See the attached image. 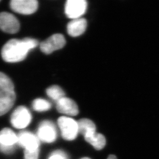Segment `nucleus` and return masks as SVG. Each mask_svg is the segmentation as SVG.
I'll return each instance as SVG.
<instances>
[{"mask_svg":"<svg viewBox=\"0 0 159 159\" xmlns=\"http://www.w3.org/2000/svg\"><path fill=\"white\" fill-rule=\"evenodd\" d=\"M17 136V144L24 148L25 150L30 151L39 150L40 140L33 133L29 131H21Z\"/></svg>","mask_w":159,"mask_h":159,"instance_id":"11","label":"nucleus"},{"mask_svg":"<svg viewBox=\"0 0 159 159\" xmlns=\"http://www.w3.org/2000/svg\"><path fill=\"white\" fill-rule=\"evenodd\" d=\"M32 116L29 109L25 106L17 107L12 112L10 121L12 125L18 129H22L27 127L31 123Z\"/></svg>","mask_w":159,"mask_h":159,"instance_id":"4","label":"nucleus"},{"mask_svg":"<svg viewBox=\"0 0 159 159\" xmlns=\"http://www.w3.org/2000/svg\"><path fill=\"white\" fill-rule=\"evenodd\" d=\"M56 108L59 113L70 116H75L79 114V107L76 102L66 96L56 102Z\"/></svg>","mask_w":159,"mask_h":159,"instance_id":"12","label":"nucleus"},{"mask_svg":"<svg viewBox=\"0 0 159 159\" xmlns=\"http://www.w3.org/2000/svg\"><path fill=\"white\" fill-rule=\"evenodd\" d=\"M87 8V2L85 0H68L65 4V13L68 18L74 20L81 18Z\"/></svg>","mask_w":159,"mask_h":159,"instance_id":"7","label":"nucleus"},{"mask_svg":"<svg viewBox=\"0 0 159 159\" xmlns=\"http://www.w3.org/2000/svg\"><path fill=\"white\" fill-rule=\"evenodd\" d=\"M66 39L62 34H55L41 43V51L46 54H50L56 50L61 49L66 44Z\"/></svg>","mask_w":159,"mask_h":159,"instance_id":"8","label":"nucleus"},{"mask_svg":"<svg viewBox=\"0 0 159 159\" xmlns=\"http://www.w3.org/2000/svg\"><path fill=\"white\" fill-rule=\"evenodd\" d=\"M87 26V21L83 18L72 20L67 25V33L71 37H79L85 32Z\"/></svg>","mask_w":159,"mask_h":159,"instance_id":"13","label":"nucleus"},{"mask_svg":"<svg viewBox=\"0 0 159 159\" xmlns=\"http://www.w3.org/2000/svg\"><path fill=\"white\" fill-rule=\"evenodd\" d=\"M48 159H67V157L63 152L57 150L51 154Z\"/></svg>","mask_w":159,"mask_h":159,"instance_id":"19","label":"nucleus"},{"mask_svg":"<svg viewBox=\"0 0 159 159\" xmlns=\"http://www.w3.org/2000/svg\"><path fill=\"white\" fill-rule=\"evenodd\" d=\"M10 6L13 11L23 15H30L37 10L39 2L36 0H12Z\"/></svg>","mask_w":159,"mask_h":159,"instance_id":"9","label":"nucleus"},{"mask_svg":"<svg viewBox=\"0 0 159 159\" xmlns=\"http://www.w3.org/2000/svg\"><path fill=\"white\" fill-rule=\"evenodd\" d=\"M107 159H117V158L114 155H110Z\"/></svg>","mask_w":159,"mask_h":159,"instance_id":"20","label":"nucleus"},{"mask_svg":"<svg viewBox=\"0 0 159 159\" xmlns=\"http://www.w3.org/2000/svg\"><path fill=\"white\" fill-rule=\"evenodd\" d=\"M18 142V136L9 128L0 131V151L6 154L12 153Z\"/></svg>","mask_w":159,"mask_h":159,"instance_id":"5","label":"nucleus"},{"mask_svg":"<svg viewBox=\"0 0 159 159\" xmlns=\"http://www.w3.org/2000/svg\"><path fill=\"white\" fill-rule=\"evenodd\" d=\"M39 155V150L30 151L25 150L24 151V159H38Z\"/></svg>","mask_w":159,"mask_h":159,"instance_id":"18","label":"nucleus"},{"mask_svg":"<svg viewBox=\"0 0 159 159\" xmlns=\"http://www.w3.org/2000/svg\"><path fill=\"white\" fill-rule=\"evenodd\" d=\"M39 45V41L27 37L23 40L8 41L1 50V57L7 63H18L24 60L29 51Z\"/></svg>","mask_w":159,"mask_h":159,"instance_id":"1","label":"nucleus"},{"mask_svg":"<svg viewBox=\"0 0 159 159\" xmlns=\"http://www.w3.org/2000/svg\"><path fill=\"white\" fill-rule=\"evenodd\" d=\"M58 125L64 140L71 141L77 136L79 133L78 124L77 121L73 119L66 116L60 117L58 119Z\"/></svg>","mask_w":159,"mask_h":159,"instance_id":"3","label":"nucleus"},{"mask_svg":"<svg viewBox=\"0 0 159 159\" xmlns=\"http://www.w3.org/2000/svg\"><path fill=\"white\" fill-rule=\"evenodd\" d=\"M32 107L35 111L39 112H43L49 110L51 107V104L48 100L44 98H38L35 99L33 104Z\"/></svg>","mask_w":159,"mask_h":159,"instance_id":"17","label":"nucleus"},{"mask_svg":"<svg viewBox=\"0 0 159 159\" xmlns=\"http://www.w3.org/2000/svg\"><path fill=\"white\" fill-rule=\"evenodd\" d=\"M79 133L83 134L84 137L87 136L96 132L95 124L88 119H82L77 121Z\"/></svg>","mask_w":159,"mask_h":159,"instance_id":"14","label":"nucleus"},{"mask_svg":"<svg viewBox=\"0 0 159 159\" xmlns=\"http://www.w3.org/2000/svg\"><path fill=\"white\" fill-rule=\"evenodd\" d=\"M20 24L16 17L7 12L0 13V29L7 33L15 34L20 30Z\"/></svg>","mask_w":159,"mask_h":159,"instance_id":"10","label":"nucleus"},{"mask_svg":"<svg viewBox=\"0 0 159 159\" xmlns=\"http://www.w3.org/2000/svg\"><path fill=\"white\" fill-rule=\"evenodd\" d=\"M90 159V158H89V157H83V158H82V159Z\"/></svg>","mask_w":159,"mask_h":159,"instance_id":"21","label":"nucleus"},{"mask_svg":"<svg viewBox=\"0 0 159 159\" xmlns=\"http://www.w3.org/2000/svg\"><path fill=\"white\" fill-rule=\"evenodd\" d=\"M46 93L48 96L56 102L65 97V93L63 89L57 85H52L48 87L46 90Z\"/></svg>","mask_w":159,"mask_h":159,"instance_id":"16","label":"nucleus"},{"mask_svg":"<svg viewBox=\"0 0 159 159\" xmlns=\"http://www.w3.org/2000/svg\"><path fill=\"white\" fill-rule=\"evenodd\" d=\"M37 136L40 141L43 142L48 143L54 142L56 140L57 136L56 126L51 121H43L39 126Z\"/></svg>","mask_w":159,"mask_h":159,"instance_id":"6","label":"nucleus"},{"mask_svg":"<svg viewBox=\"0 0 159 159\" xmlns=\"http://www.w3.org/2000/svg\"><path fill=\"white\" fill-rule=\"evenodd\" d=\"M86 142L90 143L97 150H102L106 144V138L102 134L95 132L90 135L84 137Z\"/></svg>","mask_w":159,"mask_h":159,"instance_id":"15","label":"nucleus"},{"mask_svg":"<svg viewBox=\"0 0 159 159\" xmlns=\"http://www.w3.org/2000/svg\"><path fill=\"white\" fill-rule=\"evenodd\" d=\"M16 94L11 79L0 72V116L10 111L16 102Z\"/></svg>","mask_w":159,"mask_h":159,"instance_id":"2","label":"nucleus"}]
</instances>
